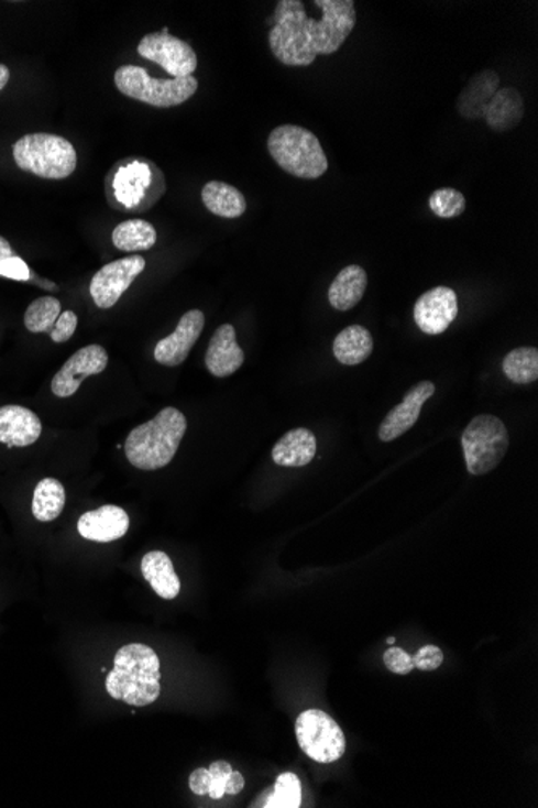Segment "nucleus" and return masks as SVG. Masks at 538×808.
<instances>
[{"mask_svg": "<svg viewBox=\"0 0 538 808\" xmlns=\"http://www.w3.org/2000/svg\"><path fill=\"white\" fill-rule=\"evenodd\" d=\"M211 775L208 768L194 769L189 778V787L197 796H208L210 793Z\"/></svg>", "mask_w": 538, "mask_h": 808, "instance_id": "e433bc0d", "label": "nucleus"}, {"mask_svg": "<svg viewBox=\"0 0 538 808\" xmlns=\"http://www.w3.org/2000/svg\"><path fill=\"white\" fill-rule=\"evenodd\" d=\"M415 668L421 671H433L443 664L442 648L437 646H425L419 648L418 654L413 657Z\"/></svg>", "mask_w": 538, "mask_h": 808, "instance_id": "f704fd0d", "label": "nucleus"}, {"mask_svg": "<svg viewBox=\"0 0 538 808\" xmlns=\"http://www.w3.org/2000/svg\"><path fill=\"white\" fill-rule=\"evenodd\" d=\"M367 275L360 265H349L336 276L329 287V304L339 312L352 310L363 299Z\"/></svg>", "mask_w": 538, "mask_h": 808, "instance_id": "5701e85b", "label": "nucleus"}, {"mask_svg": "<svg viewBox=\"0 0 538 808\" xmlns=\"http://www.w3.org/2000/svg\"><path fill=\"white\" fill-rule=\"evenodd\" d=\"M0 276L15 281H30L31 270L19 255L9 256L0 262Z\"/></svg>", "mask_w": 538, "mask_h": 808, "instance_id": "c9c22d12", "label": "nucleus"}, {"mask_svg": "<svg viewBox=\"0 0 538 808\" xmlns=\"http://www.w3.org/2000/svg\"><path fill=\"white\" fill-rule=\"evenodd\" d=\"M13 159L23 172L44 179H65L78 165V155L68 139L57 134L34 133L13 144Z\"/></svg>", "mask_w": 538, "mask_h": 808, "instance_id": "423d86ee", "label": "nucleus"}, {"mask_svg": "<svg viewBox=\"0 0 538 808\" xmlns=\"http://www.w3.org/2000/svg\"><path fill=\"white\" fill-rule=\"evenodd\" d=\"M208 769H210L211 775L210 793H208V796L215 800L223 799L226 782H228V776L231 775L232 766L228 762L218 761L211 763Z\"/></svg>", "mask_w": 538, "mask_h": 808, "instance_id": "473e14b6", "label": "nucleus"}, {"mask_svg": "<svg viewBox=\"0 0 538 808\" xmlns=\"http://www.w3.org/2000/svg\"><path fill=\"white\" fill-rule=\"evenodd\" d=\"M429 207L439 218H457L466 210L464 194L453 187H440L429 197Z\"/></svg>", "mask_w": 538, "mask_h": 808, "instance_id": "7c9ffc66", "label": "nucleus"}, {"mask_svg": "<svg viewBox=\"0 0 538 808\" xmlns=\"http://www.w3.org/2000/svg\"><path fill=\"white\" fill-rule=\"evenodd\" d=\"M526 113L523 96L515 88H502L484 110V120L496 133L515 130Z\"/></svg>", "mask_w": 538, "mask_h": 808, "instance_id": "aec40b11", "label": "nucleus"}, {"mask_svg": "<svg viewBox=\"0 0 538 808\" xmlns=\"http://www.w3.org/2000/svg\"><path fill=\"white\" fill-rule=\"evenodd\" d=\"M17 254L13 252L12 245H10V242L7 241L6 238L0 236V262H2L3 259H9V256Z\"/></svg>", "mask_w": 538, "mask_h": 808, "instance_id": "58836bf2", "label": "nucleus"}, {"mask_svg": "<svg viewBox=\"0 0 538 808\" xmlns=\"http://www.w3.org/2000/svg\"><path fill=\"white\" fill-rule=\"evenodd\" d=\"M384 664L387 670L395 673V675L406 676L415 670L411 655L400 647L392 646L387 648L384 654Z\"/></svg>", "mask_w": 538, "mask_h": 808, "instance_id": "2f4dec72", "label": "nucleus"}, {"mask_svg": "<svg viewBox=\"0 0 538 808\" xmlns=\"http://www.w3.org/2000/svg\"><path fill=\"white\" fill-rule=\"evenodd\" d=\"M130 529V516L118 505L90 510L78 520V532L94 543H113Z\"/></svg>", "mask_w": 538, "mask_h": 808, "instance_id": "dca6fc26", "label": "nucleus"}, {"mask_svg": "<svg viewBox=\"0 0 538 808\" xmlns=\"http://www.w3.org/2000/svg\"><path fill=\"white\" fill-rule=\"evenodd\" d=\"M244 776H242L241 773L234 772V769H232L231 775L228 776V782H226V794H229V796H238L239 793H242V789H244Z\"/></svg>", "mask_w": 538, "mask_h": 808, "instance_id": "4c0bfd02", "label": "nucleus"}, {"mask_svg": "<svg viewBox=\"0 0 538 808\" xmlns=\"http://www.w3.org/2000/svg\"><path fill=\"white\" fill-rule=\"evenodd\" d=\"M144 270L145 260L141 255L124 256L107 263L90 281V297L97 307L103 310L112 308Z\"/></svg>", "mask_w": 538, "mask_h": 808, "instance_id": "9b49d317", "label": "nucleus"}, {"mask_svg": "<svg viewBox=\"0 0 538 808\" xmlns=\"http://www.w3.org/2000/svg\"><path fill=\"white\" fill-rule=\"evenodd\" d=\"M387 644H388V646H394V644H395V637H388Z\"/></svg>", "mask_w": 538, "mask_h": 808, "instance_id": "a19ab883", "label": "nucleus"}, {"mask_svg": "<svg viewBox=\"0 0 538 808\" xmlns=\"http://www.w3.org/2000/svg\"><path fill=\"white\" fill-rule=\"evenodd\" d=\"M160 658L145 644H128L114 655L113 670L107 676V692L133 707L154 703L162 692Z\"/></svg>", "mask_w": 538, "mask_h": 808, "instance_id": "f03ea898", "label": "nucleus"}, {"mask_svg": "<svg viewBox=\"0 0 538 808\" xmlns=\"http://www.w3.org/2000/svg\"><path fill=\"white\" fill-rule=\"evenodd\" d=\"M499 89V78L494 69H484L472 76L458 97L457 110L468 121L484 117L485 107Z\"/></svg>", "mask_w": 538, "mask_h": 808, "instance_id": "6ab92c4d", "label": "nucleus"}, {"mask_svg": "<svg viewBox=\"0 0 538 808\" xmlns=\"http://www.w3.org/2000/svg\"><path fill=\"white\" fill-rule=\"evenodd\" d=\"M186 432V416L178 408H163L151 422L135 426L128 435L127 459L139 470H160L175 459Z\"/></svg>", "mask_w": 538, "mask_h": 808, "instance_id": "7ed1b4c3", "label": "nucleus"}, {"mask_svg": "<svg viewBox=\"0 0 538 808\" xmlns=\"http://www.w3.org/2000/svg\"><path fill=\"white\" fill-rule=\"evenodd\" d=\"M202 203L208 211L221 218H239L248 210V200L238 187L223 182H210L204 186Z\"/></svg>", "mask_w": 538, "mask_h": 808, "instance_id": "393cba45", "label": "nucleus"}, {"mask_svg": "<svg viewBox=\"0 0 538 808\" xmlns=\"http://www.w3.org/2000/svg\"><path fill=\"white\" fill-rule=\"evenodd\" d=\"M301 804L300 779L294 773L277 776L273 794L262 804L268 808H298Z\"/></svg>", "mask_w": 538, "mask_h": 808, "instance_id": "c756f323", "label": "nucleus"}, {"mask_svg": "<svg viewBox=\"0 0 538 808\" xmlns=\"http://www.w3.org/2000/svg\"><path fill=\"white\" fill-rule=\"evenodd\" d=\"M61 314V301L51 296L40 297L28 307L24 326L31 332H51Z\"/></svg>", "mask_w": 538, "mask_h": 808, "instance_id": "c85d7f7f", "label": "nucleus"}, {"mask_svg": "<svg viewBox=\"0 0 538 808\" xmlns=\"http://www.w3.org/2000/svg\"><path fill=\"white\" fill-rule=\"evenodd\" d=\"M109 365V353L99 345H90L83 347L78 352L73 353L65 362V365L58 370L52 380V393L61 398L72 397L78 393L83 381L88 380L94 374L102 373Z\"/></svg>", "mask_w": 538, "mask_h": 808, "instance_id": "f8f14e48", "label": "nucleus"}, {"mask_svg": "<svg viewBox=\"0 0 538 808\" xmlns=\"http://www.w3.org/2000/svg\"><path fill=\"white\" fill-rule=\"evenodd\" d=\"M205 328V315L189 310L180 317L175 332L162 339L154 349V359L163 367H179L189 357Z\"/></svg>", "mask_w": 538, "mask_h": 808, "instance_id": "4468645a", "label": "nucleus"}, {"mask_svg": "<svg viewBox=\"0 0 538 808\" xmlns=\"http://www.w3.org/2000/svg\"><path fill=\"white\" fill-rule=\"evenodd\" d=\"M436 393V384L430 381H421L408 391L404 401L392 408L380 426V439L382 443H391L404 436L413 428L421 415L422 407Z\"/></svg>", "mask_w": 538, "mask_h": 808, "instance_id": "2eb2a0df", "label": "nucleus"}, {"mask_svg": "<svg viewBox=\"0 0 538 808\" xmlns=\"http://www.w3.org/2000/svg\"><path fill=\"white\" fill-rule=\"evenodd\" d=\"M65 504H67V494L61 481L45 478L37 483L33 495V515L37 522H54L64 512Z\"/></svg>", "mask_w": 538, "mask_h": 808, "instance_id": "bb28decb", "label": "nucleus"}, {"mask_svg": "<svg viewBox=\"0 0 538 808\" xmlns=\"http://www.w3.org/2000/svg\"><path fill=\"white\" fill-rule=\"evenodd\" d=\"M322 19H310L300 0H281L274 10L268 43L287 67H308L318 55L336 54L356 24L353 0H316Z\"/></svg>", "mask_w": 538, "mask_h": 808, "instance_id": "f257e3e1", "label": "nucleus"}, {"mask_svg": "<svg viewBox=\"0 0 538 808\" xmlns=\"http://www.w3.org/2000/svg\"><path fill=\"white\" fill-rule=\"evenodd\" d=\"M43 433L40 416L22 405L0 407V443L9 447H28Z\"/></svg>", "mask_w": 538, "mask_h": 808, "instance_id": "a211bd4d", "label": "nucleus"}, {"mask_svg": "<svg viewBox=\"0 0 538 808\" xmlns=\"http://www.w3.org/2000/svg\"><path fill=\"white\" fill-rule=\"evenodd\" d=\"M316 447V438L310 429L295 428L277 440L271 457L279 467L300 468L315 459Z\"/></svg>", "mask_w": 538, "mask_h": 808, "instance_id": "4be33fe9", "label": "nucleus"}, {"mask_svg": "<svg viewBox=\"0 0 538 808\" xmlns=\"http://www.w3.org/2000/svg\"><path fill=\"white\" fill-rule=\"evenodd\" d=\"M503 373L515 384H529L538 380L537 347H517L503 359Z\"/></svg>", "mask_w": 538, "mask_h": 808, "instance_id": "cd10ccee", "label": "nucleus"}, {"mask_svg": "<svg viewBox=\"0 0 538 808\" xmlns=\"http://www.w3.org/2000/svg\"><path fill=\"white\" fill-rule=\"evenodd\" d=\"M112 241L118 251L128 252V254L151 251L157 244V231L149 221L128 220L117 225Z\"/></svg>", "mask_w": 538, "mask_h": 808, "instance_id": "a878e982", "label": "nucleus"}, {"mask_svg": "<svg viewBox=\"0 0 538 808\" xmlns=\"http://www.w3.org/2000/svg\"><path fill=\"white\" fill-rule=\"evenodd\" d=\"M138 54L145 61L155 62L172 78L193 76L199 65L196 51L190 44L172 34H145L139 43Z\"/></svg>", "mask_w": 538, "mask_h": 808, "instance_id": "9d476101", "label": "nucleus"}, {"mask_svg": "<svg viewBox=\"0 0 538 808\" xmlns=\"http://www.w3.org/2000/svg\"><path fill=\"white\" fill-rule=\"evenodd\" d=\"M245 353L235 339L232 325H221L213 332L205 353V365L213 376L228 378L244 365Z\"/></svg>", "mask_w": 538, "mask_h": 808, "instance_id": "f3484780", "label": "nucleus"}, {"mask_svg": "<svg viewBox=\"0 0 538 808\" xmlns=\"http://www.w3.org/2000/svg\"><path fill=\"white\" fill-rule=\"evenodd\" d=\"M114 86L130 99L157 109H169L187 102L199 89V81L194 75L172 79L152 78L142 67L123 65L114 72Z\"/></svg>", "mask_w": 538, "mask_h": 808, "instance_id": "0eeeda50", "label": "nucleus"}, {"mask_svg": "<svg viewBox=\"0 0 538 808\" xmlns=\"http://www.w3.org/2000/svg\"><path fill=\"white\" fill-rule=\"evenodd\" d=\"M10 79V69L6 65L0 64V91L6 88Z\"/></svg>", "mask_w": 538, "mask_h": 808, "instance_id": "ea45409f", "label": "nucleus"}, {"mask_svg": "<svg viewBox=\"0 0 538 808\" xmlns=\"http://www.w3.org/2000/svg\"><path fill=\"white\" fill-rule=\"evenodd\" d=\"M76 328H78V315L75 312L67 310L61 314L48 335H51L54 342H67L75 335Z\"/></svg>", "mask_w": 538, "mask_h": 808, "instance_id": "72a5a7b5", "label": "nucleus"}, {"mask_svg": "<svg viewBox=\"0 0 538 808\" xmlns=\"http://www.w3.org/2000/svg\"><path fill=\"white\" fill-rule=\"evenodd\" d=\"M107 199L118 210H149L166 193L165 176L147 159H124L110 170L106 182Z\"/></svg>", "mask_w": 538, "mask_h": 808, "instance_id": "20e7f679", "label": "nucleus"}, {"mask_svg": "<svg viewBox=\"0 0 538 808\" xmlns=\"http://www.w3.org/2000/svg\"><path fill=\"white\" fill-rule=\"evenodd\" d=\"M295 736L301 751L318 763H334L345 754L347 741L334 718L322 710H305L295 721Z\"/></svg>", "mask_w": 538, "mask_h": 808, "instance_id": "1a4fd4ad", "label": "nucleus"}, {"mask_svg": "<svg viewBox=\"0 0 538 808\" xmlns=\"http://www.w3.org/2000/svg\"><path fill=\"white\" fill-rule=\"evenodd\" d=\"M413 317L418 328L426 335H442L457 320V293L446 286H437L427 291L416 301Z\"/></svg>", "mask_w": 538, "mask_h": 808, "instance_id": "ddd939ff", "label": "nucleus"}, {"mask_svg": "<svg viewBox=\"0 0 538 808\" xmlns=\"http://www.w3.org/2000/svg\"><path fill=\"white\" fill-rule=\"evenodd\" d=\"M466 468L474 477L491 473L506 456L509 435L505 423L494 415L472 418L461 436Z\"/></svg>", "mask_w": 538, "mask_h": 808, "instance_id": "6e6552de", "label": "nucleus"}, {"mask_svg": "<svg viewBox=\"0 0 538 808\" xmlns=\"http://www.w3.org/2000/svg\"><path fill=\"white\" fill-rule=\"evenodd\" d=\"M332 350H334L336 359L342 365H360L364 360L370 359L371 353H373L374 339L371 332L366 328H363V326L352 325L349 328L342 329L336 336Z\"/></svg>", "mask_w": 538, "mask_h": 808, "instance_id": "b1692460", "label": "nucleus"}, {"mask_svg": "<svg viewBox=\"0 0 538 808\" xmlns=\"http://www.w3.org/2000/svg\"><path fill=\"white\" fill-rule=\"evenodd\" d=\"M266 145L274 162L295 178L318 179L328 172L325 149L310 130L281 124L271 131Z\"/></svg>", "mask_w": 538, "mask_h": 808, "instance_id": "39448f33", "label": "nucleus"}, {"mask_svg": "<svg viewBox=\"0 0 538 808\" xmlns=\"http://www.w3.org/2000/svg\"><path fill=\"white\" fill-rule=\"evenodd\" d=\"M142 577L154 589L158 598L173 601L178 598L180 581L172 558L162 550L145 554L141 561Z\"/></svg>", "mask_w": 538, "mask_h": 808, "instance_id": "412c9836", "label": "nucleus"}]
</instances>
